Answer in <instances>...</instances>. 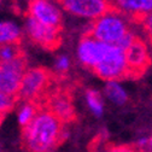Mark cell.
I'll return each instance as SVG.
<instances>
[{
    "label": "cell",
    "instance_id": "6da1fadb",
    "mask_svg": "<svg viewBox=\"0 0 152 152\" xmlns=\"http://www.w3.org/2000/svg\"><path fill=\"white\" fill-rule=\"evenodd\" d=\"M64 140V123L45 106L22 129V146L28 152H51Z\"/></svg>",
    "mask_w": 152,
    "mask_h": 152
},
{
    "label": "cell",
    "instance_id": "7a4b0ae2",
    "mask_svg": "<svg viewBox=\"0 0 152 152\" xmlns=\"http://www.w3.org/2000/svg\"><path fill=\"white\" fill-rule=\"evenodd\" d=\"M129 33L127 20L117 10H112L94 20L91 28L86 31L94 39L111 46H118Z\"/></svg>",
    "mask_w": 152,
    "mask_h": 152
},
{
    "label": "cell",
    "instance_id": "3957f363",
    "mask_svg": "<svg viewBox=\"0 0 152 152\" xmlns=\"http://www.w3.org/2000/svg\"><path fill=\"white\" fill-rule=\"evenodd\" d=\"M52 75L44 68H30L27 69L21 82L20 92L17 98L23 103H34L42 106L46 97L51 92Z\"/></svg>",
    "mask_w": 152,
    "mask_h": 152
},
{
    "label": "cell",
    "instance_id": "277c9868",
    "mask_svg": "<svg viewBox=\"0 0 152 152\" xmlns=\"http://www.w3.org/2000/svg\"><path fill=\"white\" fill-rule=\"evenodd\" d=\"M100 79L111 82L127 79V62L124 51L117 46H111L104 59L93 69Z\"/></svg>",
    "mask_w": 152,
    "mask_h": 152
},
{
    "label": "cell",
    "instance_id": "5b68a950",
    "mask_svg": "<svg viewBox=\"0 0 152 152\" xmlns=\"http://www.w3.org/2000/svg\"><path fill=\"white\" fill-rule=\"evenodd\" d=\"M26 70L24 56L11 62H0V92L17 97Z\"/></svg>",
    "mask_w": 152,
    "mask_h": 152
},
{
    "label": "cell",
    "instance_id": "8992f818",
    "mask_svg": "<svg viewBox=\"0 0 152 152\" xmlns=\"http://www.w3.org/2000/svg\"><path fill=\"white\" fill-rule=\"evenodd\" d=\"M127 62V79H138L151 65V57L146 44L134 37L132 44L124 50Z\"/></svg>",
    "mask_w": 152,
    "mask_h": 152
},
{
    "label": "cell",
    "instance_id": "52a82bcc",
    "mask_svg": "<svg viewBox=\"0 0 152 152\" xmlns=\"http://www.w3.org/2000/svg\"><path fill=\"white\" fill-rule=\"evenodd\" d=\"M24 30L33 42L41 46L45 50L52 51L61 45L62 36L59 28H53L41 24L33 20L31 17H27Z\"/></svg>",
    "mask_w": 152,
    "mask_h": 152
},
{
    "label": "cell",
    "instance_id": "ba28073f",
    "mask_svg": "<svg viewBox=\"0 0 152 152\" xmlns=\"http://www.w3.org/2000/svg\"><path fill=\"white\" fill-rule=\"evenodd\" d=\"M62 6L71 15L97 20L107 12L116 10L110 0H63Z\"/></svg>",
    "mask_w": 152,
    "mask_h": 152
},
{
    "label": "cell",
    "instance_id": "9c48e42d",
    "mask_svg": "<svg viewBox=\"0 0 152 152\" xmlns=\"http://www.w3.org/2000/svg\"><path fill=\"white\" fill-rule=\"evenodd\" d=\"M110 48L111 45L94 39L89 34H85L77 46V56L85 66L94 69L104 59Z\"/></svg>",
    "mask_w": 152,
    "mask_h": 152
},
{
    "label": "cell",
    "instance_id": "30bf717a",
    "mask_svg": "<svg viewBox=\"0 0 152 152\" xmlns=\"http://www.w3.org/2000/svg\"><path fill=\"white\" fill-rule=\"evenodd\" d=\"M42 106L52 111L64 124L75 120V109L72 105L71 94L66 89L51 91Z\"/></svg>",
    "mask_w": 152,
    "mask_h": 152
},
{
    "label": "cell",
    "instance_id": "8fae6325",
    "mask_svg": "<svg viewBox=\"0 0 152 152\" xmlns=\"http://www.w3.org/2000/svg\"><path fill=\"white\" fill-rule=\"evenodd\" d=\"M28 17L48 27L62 28V12L51 0H30Z\"/></svg>",
    "mask_w": 152,
    "mask_h": 152
},
{
    "label": "cell",
    "instance_id": "7c38bea8",
    "mask_svg": "<svg viewBox=\"0 0 152 152\" xmlns=\"http://www.w3.org/2000/svg\"><path fill=\"white\" fill-rule=\"evenodd\" d=\"M112 6L121 13H127L134 22H140L141 18L152 12V0H110Z\"/></svg>",
    "mask_w": 152,
    "mask_h": 152
},
{
    "label": "cell",
    "instance_id": "4fadbf2b",
    "mask_svg": "<svg viewBox=\"0 0 152 152\" xmlns=\"http://www.w3.org/2000/svg\"><path fill=\"white\" fill-rule=\"evenodd\" d=\"M23 35L22 28L12 21H0V46L20 44Z\"/></svg>",
    "mask_w": 152,
    "mask_h": 152
},
{
    "label": "cell",
    "instance_id": "5bb4252c",
    "mask_svg": "<svg viewBox=\"0 0 152 152\" xmlns=\"http://www.w3.org/2000/svg\"><path fill=\"white\" fill-rule=\"evenodd\" d=\"M105 94L111 102H113L115 104H118V105L124 104L128 98L126 91L115 81L107 82V85L105 87Z\"/></svg>",
    "mask_w": 152,
    "mask_h": 152
},
{
    "label": "cell",
    "instance_id": "9a60e30c",
    "mask_svg": "<svg viewBox=\"0 0 152 152\" xmlns=\"http://www.w3.org/2000/svg\"><path fill=\"white\" fill-rule=\"evenodd\" d=\"M40 107L41 106L34 103H28V102L23 103L20 110H18V123L22 127H26L27 124H29Z\"/></svg>",
    "mask_w": 152,
    "mask_h": 152
},
{
    "label": "cell",
    "instance_id": "2e32d148",
    "mask_svg": "<svg viewBox=\"0 0 152 152\" xmlns=\"http://www.w3.org/2000/svg\"><path fill=\"white\" fill-rule=\"evenodd\" d=\"M24 56L20 44H7L0 46V62H11Z\"/></svg>",
    "mask_w": 152,
    "mask_h": 152
},
{
    "label": "cell",
    "instance_id": "e0dca14e",
    "mask_svg": "<svg viewBox=\"0 0 152 152\" xmlns=\"http://www.w3.org/2000/svg\"><path fill=\"white\" fill-rule=\"evenodd\" d=\"M86 100H87V104H88L91 111L94 113V115L96 116H102L103 115L104 106H103L100 94L97 91L88 89L86 92Z\"/></svg>",
    "mask_w": 152,
    "mask_h": 152
},
{
    "label": "cell",
    "instance_id": "ac0fdd59",
    "mask_svg": "<svg viewBox=\"0 0 152 152\" xmlns=\"http://www.w3.org/2000/svg\"><path fill=\"white\" fill-rule=\"evenodd\" d=\"M18 98L15 96L0 92V117H5L7 112H10L17 104Z\"/></svg>",
    "mask_w": 152,
    "mask_h": 152
},
{
    "label": "cell",
    "instance_id": "d6986e66",
    "mask_svg": "<svg viewBox=\"0 0 152 152\" xmlns=\"http://www.w3.org/2000/svg\"><path fill=\"white\" fill-rule=\"evenodd\" d=\"M139 23L142 26L145 33L147 34L148 39H150V41H151V44H152V12L145 15V16L141 18V21H140Z\"/></svg>",
    "mask_w": 152,
    "mask_h": 152
},
{
    "label": "cell",
    "instance_id": "ffe728a7",
    "mask_svg": "<svg viewBox=\"0 0 152 152\" xmlns=\"http://www.w3.org/2000/svg\"><path fill=\"white\" fill-rule=\"evenodd\" d=\"M70 66V61L66 56H59L56 62V71L58 72H65Z\"/></svg>",
    "mask_w": 152,
    "mask_h": 152
},
{
    "label": "cell",
    "instance_id": "44dd1931",
    "mask_svg": "<svg viewBox=\"0 0 152 152\" xmlns=\"http://www.w3.org/2000/svg\"><path fill=\"white\" fill-rule=\"evenodd\" d=\"M106 152H140L137 146H129V145H120V146H112Z\"/></svg>",
    "mask_w": 152,
    "mask_h": 152
},
{
    "label": "cell",
    "instance_id": "7402d4cb",
    "mask_svg": "<svg viewBox=\"0 0 152 152\" xmlns=\"http://www.w3.org/2000/svg\"><path fill=\"white\" fill-rule=\"evenodd\" d=\"M3 121V117H0V122H1Z\"/></svg>",
    "mask_w": 152,
    "mask_h": 152
},
{
    "label": "cell",
    "instance_id": "603a6c76",
    "mask_svg": "<svg viewBox=\"0 0 152 152\" xmlns=\"http://www.w3.org/2000/svg\"><path fill=\"white\" fill-rule=\"evenodd\" d=\"M58 1H63V0H58Z\"/></svg>",
    "mask_w": 152,
    "mask_h": 152
},
{
    "label": "cell",
    "instance_id": "cb8c5ba5",
    "mask_svg": "<svg viewBox=\"0 0 152 152\" xmlns=\"http://www.w3.org/2000/svg\"><path fill=\"white\" fill-rule=\"evenodd\" d=\"M51 152H52V151H51Z\"/></svg>",
    "mask_w": 152,
    "mask_h": 152
}]
</instances>
